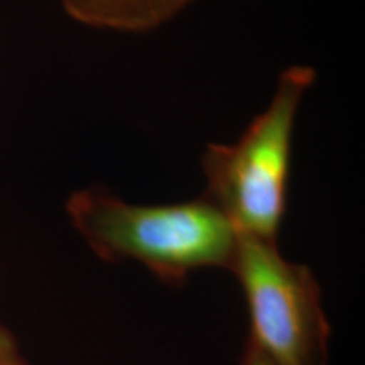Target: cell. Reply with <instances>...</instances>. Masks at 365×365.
Segmentation results:
<instances>
[{"label":"cell","instance_id":"4","mask_svg":"<svg viewBox=\"0 0 365 365\" xmlns=\"http://www.w3.org/2000/svg\"><path fill=\"white\" fill-rule=\"evenodd\" d=\"M71 19L97 29L148 33L175 19L193 0H59Z\"/></svg>","mask_w":365,"mask_h":365},{"label":"cell","instance_id":"2","mask_svg":"<svg viewBox=\"0 0 365 365\" xmlns=\"http://www.w3.org/2000/svg\"><path fill=\"white\" fill-rule=\"evenodd\" d=\"M317 73L289 66L262 113L234 144H208L202 159L203 196L230 220L239 235L277 242L287 208L296 115Z\"/></svg>","mask_w":365,"mask_h":365},{"label":"cell","instance_id":"1","mask_svg":"<svg viewBox=\"0 0 365 365\" xmlns=\"http://www.w3.org/2000/svg\"><path fill=\"white\" fill-rule=\"evenodd\" d=\"M73 228L105 262L135 261L166 286L202 269H230L239 234L207 196L170 205L127 203L105 186L66 202Z\"/></svg>","mask_w":365,"mask_h":365},{"label":"cell","instance_id":"6","mask_svg":"<svg viewBox=\"0 0 365 365\" xmlns=\"http://www.w3.org/2000/svg\"><path fill=\"white\" fill-rule=\"evenodd\" d=\"M240 365H272L266 357H262L254 346H250L247 341H245L244 352H242L240 357Z\"/></svg>","mask_w":365,"mask_h":365},{"label":"cell","instance_id":"5","mask_svg":"<svg viewBox=\"0 0 365 365\" xmlns=\"http://www.w3.org/2000/svg\"><path fill=\"white\" fill-rule=\"evenodd\" d=\"M0 365H31L22 354L16 333L2 322H0Z\"/></svg>","mask_w":365,"mask_h":365},{"label":"cell","instance_id":"3","mask_svg":"<svg viewBox=\"0 0 365 365\" xmlns=\"http://www.w3.org/2000/svg\"><path fill=\"white\" fill-rule=\"evenodd\" d=\"M249 314L247 344L272 365H328L331 327L312 269L277 242L239 235L232 266Z\"/></svg>","mask_w":365,"mask_h":365}]
</instances>
